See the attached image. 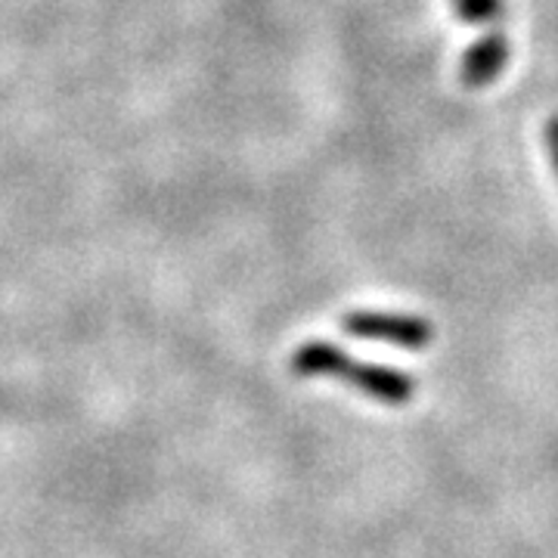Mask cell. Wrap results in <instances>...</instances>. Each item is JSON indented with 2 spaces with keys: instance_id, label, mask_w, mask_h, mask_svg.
Listing matches in <instances>:
<instances>
[{
  "instance_id": "obj_1",
  "label": "cell",
  "mask_w": 558,
  "mask_h": 558,
  "mask_svg": "<svg viewBox=\"0 0 558 558\" xmlns=\"http://www.w3.org/2000/svg\"><path fill=\"white\" fill-rule=\"evenodd\" d=\"M292 369H295V376H307V379L329 376V379L348 381L363 395L381 400V403H391V407H403L416 395V381L407 373H400L395 366H381V363H360V360L348 357L332 341H304L292 354Z\"/></svg>"
},
{
  "instance_id": "obj_2",
  "label": "cell",
  "mask_w": 558,
  "mask_h": 558,
  "mask_svg": "<svg viewBox=\"0 0 558 558\" xmlns=\"http://www.w3.org/2000/svg\"><path fill=\"white\" fill-rule=\"evenodd\" d=\"M348 336L373 341H391L407 351H422L425 344H432L435 329L432 323L410 314H385V311H354L341 319Z\"/></svg>"
},
{
  "instance_id": "obj_3",
  "label": "cell",
  "mask_w": 558,
  "mask_h": 558,
  "mask_svg": "<svg viewBox=\"0 0 558 558\" xmlns=\"http://www.w3.org/2000/svg\"><path fill=\"white\" fill-rule=\"evenodd\" d=\"M506 62H509V38L502 32L484 35L465 50L462 65H459V78L465 87L478 90V87H487L499 78Z\"/></svg>"
},
{
  "instance_id": "obj_4",
  "label": "cell",
  "mask_w": 558,
  "mask_h": 558,
  "mask_svg": "<svg viewBox=\"0 0 558 558\" xmlns=\"http://www.w3.org/2000/svg\"><path fill=\"white\" fill-rule=\"evenodd\" d=\"M453 13L469 25L506 20V0H453Z\"/></svg>"
},
{
  "instance_id": "obj_5",
  "label": "cell",
  "mask_w": 558,
  "mask_h": 558,
  "mask_svg": "<svg viewBox=\"0 0 558 558\" xmlns=\"http://www.w3.org/2000/svg\"><path fill=\"white\" fill-rule=\"evenodd\" d=\"M546 149H549V159H553V165H556L558 171V116L556 119H549V124H546Z\"/></svg>"
}]
</instances>
